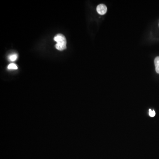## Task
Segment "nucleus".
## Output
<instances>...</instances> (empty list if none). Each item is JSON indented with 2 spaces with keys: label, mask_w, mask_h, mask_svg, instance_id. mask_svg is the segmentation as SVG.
I'll return each mask as SVG.
<instances>
[{
  "label": "nucleus",
  "mask_w": 159,
  "mask_h": 159,
  "mask_svg": "<svg viewBox=\"0 0 159 159\" xmlns=\"http://www.w3.org/2000/svg\"><path fill=\"white\" fill-rule=\"evenodd\" d=\"M54 40L57 42L56 48L62 51L67 48V40L66 37L61 34H57L54 37Z\"/></svg>",
  "instance_id": "obj_1"
},
{
  "label": "nucleus",
  "mask_w": 159,
  "mask_h": 159,
  "mask_svg": "<svg viewBox=\"0 0 159 159\" xmlns=\"http://www.w3.org/2000/svg\"><path fill=\"white\" fill-rule=\"evenodd\" d=\"M97 10L99 14L102 15L105 14L107 12V7L104 4H100L97 7Z\"/></svg>",
  "instance_id": "obj_2"
},
{
  "label": "nucleus",
  "mask_w": 159,
  "mask_h": 159,
  "mask_svg": "<svg viewBox=\"0 0 159 159\" xmlns=\"http://www.w3.org/2000/svg\"><path fill=\"white\" fill-rule=\"evenodd\" d=\"M155 66V71L157 74H159V56L156 57L154 60Z\"/></svg>",
  "instance_id": "obj_3"
},
{
  "label": "nucleus",
  "mask_w": 159,
  "mask_h": 159,
  "mask_svg": "<svg viewBox=\"0 0 159 159\" xmlns=\"http://www.w3.org/2000/svg\"><path fill=\"white\" fill-rule=\"evenodd\" d=\"M9 60L12 62L15 61L18 58V55L17 54H14V55H11L8 57Z\"/></svg>",
  "instance_id": "obj_4"
},
{
  "label": "nucleus",
  "mask_w": 159,
  "mask_h": 159,
  "mask_svg": "<svg viewBox=\"0 0 159 159\" xmlns=\"http://www.w3.org/2000/svg\"><path fill=\"white\" fill-rule=\"evenodd\" d=\"M8 68L9 69H18L17 65L14 63H11L8 65Z\"/></svg>",
  "instance_id": "obj_5"
},
{
  "label": "nucleus",
  "mask_w": 159,
  "mask_h": 159,
  "mask_svg": "<svg viewBox=\"0 0 159 159\" xmlns=\"http://www.w3.org/2000/svg\"><path fill=\"white\" fill-rule=\"evenodd\" d=\"M149 115L151 117H153L155 115V111H151V112H149Z\"/></svg>",
  "instance_id": "obj_6"
},
{
  "label": "nucleus",
  "mask_w": 159,
  "mask_h": 159,
  "mask_svg": "<svg viewBox=\"0 0 159 159\" xmlns=\"http://www.w3.org/2000/svg\"><path fill=\"white\" fill-rule=\"evenodd\" d=\"M151 111H152V110H151V109H149V112H151Z\"/></svg>",
  "instance_id": "obj_7"
}]
</instances>
